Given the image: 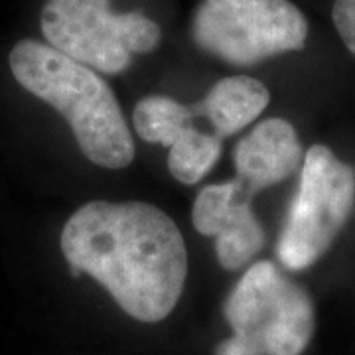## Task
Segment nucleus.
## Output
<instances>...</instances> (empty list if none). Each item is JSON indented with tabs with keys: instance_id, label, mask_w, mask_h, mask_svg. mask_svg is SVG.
I'll list each match as a JSON object with an SVG mask.
<instances>
[{
	"instance_id": "4",
	"label": "nucleus",
	"mask_w": 355,
	"mask_h": 355,
	"mask_svg": "<svg viewBox=\"0 0 355 355\" xmlns=\"http://www.w3.org/2000/svg\"><path fill=\"white\" fill-rule=\"evenodd\" d=\"M40 26L51 48L109 76L123 73L135 53H150L162 40L153 18L113 12L109 0H48Z\"/></svg>"
},
{
	"instance_id": "10",
	"label": "nucleus",
	"mask_w": 355,
	"mask_h": 355,
	"mask_svg": "<svg viewBox=\"0 0 355 355\" xmlns=\"http://www.w3.org/2000/svg\"><path fill=\"white\" fill-rule=\"evenodd\" d=\"M190 107L174 101L164 95L144 97L135 107V128L140 139L153 144L172 146L186 128L191 127Z\"/></svg>"
},
{
	"instance_id": "7",
	"label": "nucleus",
	"mask_w": 355,
	"mask_h": 355,
	"mask_svg": "<svg viewBox=\"0 0 355 355\" xmlns=\"http://www.w3.org/2000/svg\"><path fill=\"white\" fill-rule=\"evenodd\" d=\"M193 227L205 237H216L219 265L227 270L245 266L265 245V231L253 214L251 198L237 180L205 186L191 211Z\"/></svg>"
},
{
	"instance_id": "3",
	"label": "nucleus",
	"mask_w": 355,
	"mask_h": 355,
	"mask_svg": "<svg viewBox=\"0 0 355 355\" xmlns=\"http://www.w3.org/2000/svg\"><path fill=\"white\" fill-rule=\"evenodd\" d=\"M233 336L216 355H302L316 318L308 292L268 261L254 263L225 302Z\"/></svg>"
},
{
	"instance_id": "1",
	"label": "nucleus",
	"mask_w": 355,
	"mask_h": 355,
	"mask_svg": "<svg viewBox=\"0 0 355 355\" xmlns=\"http://www.w3.org/2000/svg\"><path fill=\"white\" fill-rule=\"evenodd\" d=\"M62 253L73 275L103 284L128 316L154 324L176 308L188 277L184 237L144 202H89L67 219Z\"/></svg>"
},
{
	"instance_id": "9",
	"label": "nucleus",
	"mask_w": 355,
	"mask_h": 355,
	"mask_svg": "<svg viewBox=\"0 0 355 355\" xmlns=\"http://www.w3.org/2000/svg\"><path fill=\"white\" fill-rule=\"evenodd\" d=\"M268 101L270 93L265 83L249 76H233L217 81L207 97L190 109L193 114H205L221 139L251 125L265 111Z\"/></svg>"
},
{
	"instance_id": "6",
	"label": "nucleus",
	"mask_w": 355,
	"mask_h": 355,
	"mask_svg": "<svg viewBox=\"0 0 355 355\" xmlns=\"http://www.w3.org/2000/svg\"><path fill=\"white\" fill-rule=\"evenodd\" d=\"M355 170L324 144L308 148L298 193L279 239V259L291 270H304L326 253L352 216Z\"/></svg>"
},
{
	"instance_id": "2",
	"label": "nucleus",
	"mask_w": 355,
	"mask_h": 355,
	"mask_svg": "<svg viewBox=\"0 0 355 355\" xmlns=\"http://www.w3.org/2000/svg\"><path fill=\"white\" fill-rule=\"evenodd\" d=\"M8 64L20 87L64 114L93 164L119 170L135 160L130 128L113 89L95 69L36 40L18 42Z\"/></svg>"
},
{
	"instance_id": "11",
	"label": "nucleus",
	"mask_w": 355,
	"mask_h": 355,
	"mask_svg": "<svg viewBox=\"0 0 355 355\" xmlns=\"http://www.w3.org/2000/svg\"><path fill=\"white\" fill-rule=\"evenodd\" d=\"M168 154V170L182 184H198L219 160L221 156V140L200 132L193 127L186 128L182 137L170 146Z\"/></svg>"
},
{
	"instance_id": "12",
	"label": "nucleus",
	"mask_w": 355,
	"mask_h": 355,
	"mask_svg": "<svg viewBox=\"0 0 355 355\" xmlns=\"http://www.w3.org/2000/svg\"><path fill=\"white\" fill-rule=\"evenodd\" d=\"M331 20L345 48L355 55V0H336Z\"/></svg>"
},
{
	"instance_id": "8",
	"label": "nucleus",
	"mask_w": 355,
	"mask_h": 355,
	"mask_svg": "<svg viewBox=\"0 0 355 355\" xmlns=\"http://www.w3.org/2000/svg\"><path fill=\"white\" fill-rule=\"evenodd\" d=\"M302 160L304 153L296 128L284 119H266L237 144L235 180L253 198L257 191L286 180Z\"/></svg>"
},
{
	"instance_id": "5",
	"label": "nucleus",
	"mask_w": 355,
	"mask_h": 355,
	"mask_svg": "<svg viewBox=\"0 0 355 355\" xmlns=\"http://www.w3.org/2000/svg\"><path fill=\"white\" fill-rule=\"evenodd\" d=\"M191 34L203 51L231 65H253L298 51L308 40V20L291 0H203Z\"/></svg>"
}]
</instances>
